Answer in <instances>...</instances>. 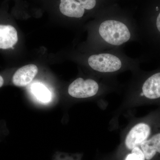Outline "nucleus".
Returning <instances> with one entry per match:
<instances>
[{
    "mask_svg": "<svg viewBox=\"0 0 160 160\" xmlns=\"http://www.w3.org/2000/svg\"><path fill=\"white\" fill-rule=\"evenodd\" d=\"M140 146L146 160H151L157 155L160 154V129L144 141Z\"/></svg>",
    "mask_w": 160,
    "mask_h": 160,
    "instance_id": "obj_7",
    "label": "nucleus"
},
{
    "mask_svg": "<svg viewBox=\"0 0 160 160\" xmlns=\"http://www.w3.org/2000/svg\"><path fill=\"white\" fill-rule=\"evenodd\" d=\"M38 72L37 66L29 64L23 66L16 71L12 78V82L18 87H24L29 85Z\"/></svg>",
    "mask_w": 160,
    "mask_h": 160,
    "instance_id": "obj_5",
    "label": "nucleus"
},
{
    "mask_svg": "<svg viewBox=\"0 0 160 160\" xmlns=\"http://www.w3.org/2000/svg\"><path fill=\"white\" fill-rule=\"evenodd\" d=\"M140 96L149 101H160V71L154 72L141 81Z\"/></svg>",
    "mask_w": 160,
    "mask_h": 160,
    "instance_id": "obj_4",
    "label": "nucleus"
},
{
    "mask_svg": "<svg viewBox=\"0 0 160 160\" xmlns=\"http://www.w3.org/2000/svg\"><path fill=\"white\" fill-rule=\"evenodd\" d=\"M125 160H146L142 149L136 147L132 150L131 153L126 157Z\"/></svg>",
    "mask_w": 160,
    "mask_h": 160,
    "instance_id": "obj_10",
    "label": "nucleus"
},
{
    "mask_svg": "<svg viewBox=\"0 0 160 160\" xmlns=\"http://www.w3.org/2000/svg\"><path fill=\"white\" fill-rule=\"evenodd\" d=\"M86 10L94 9L97 6V0H76Z\"/></svg>",
    "mask_w": 160,
    "mask_h": 160,
    "instance_id": "obj_11",
    "label": "nucleus"
},
{
    "mask_svg": "<svg viewBox=\"0 0 160 160\" xmlns=\"http://www.w3.org/2000/svg\"><path fill=\"white\" fill-rule=\"evenodd\" d=\"M18 40L17 31L13 26L0 25V49L13 48Z\"/></svg>",
    "mask_w": 160,
    "mask_h": 160,
    "instance_id": "obj_6",
    "label": "nucleus"
},
{
    "mask_svg": "<svg viewBox=\"0 0 160 160\" xmlns=\"http://www.w3.org/2000/svg\"><path fill=\"white\" fill-rule=\"evenodd\" d=\"M153 27L156 29V32L160 34V12L158 15L155 21V24L153 25Z\"/></svg>",
    "mask_w": 160,
    "mask_h": 160,
    "instance_id": "obj_12",
    "label": "nucleus"
},
{
    "mask_svg": "<svg viewBox=\"0 0 160 160\" xmlns=\"http://www.w3.org/2000/svg\"><path fill=\"white\" fill-rule=\"evenodd\" d=\"M102 85L92 78L84 79L79 78L75 80L68 87V93L72 97L86 98L92 97L101 91Z\"/></svg>",
    "mask_w": 160,
    "mask_h": 160,
    "instance_id": "obj_3",
    "label": "nucleus"
},
{
    "mask_svg": "<svg viewBox=\"0 0 160 160\" xmlns=\"http://www.w3.org/2000/svg\"><path fill=\"white\" fill-rule=\"evenodd\" d=\"M60 10L67 17L78 19L83 18L86 11L76 0H61Z\"/></svg>",
    "mask_w": 160,
    "mask_h": 160,
    "instance_id": "obj_8",
    "label": "nucleus"
},
{
    "mask_svg": "<svg viewBox=\"0 0 160 160\" xmlns=\"http://www.w3.org/2000/svg\"><path fill=\"white\" fill-rule=\"evenodd\" d=\"M4 79L2 75H0V88L4 85Z\"/></svg>",
    "mask_w": 160,
    "mask_h": 160,
    "instance_id": "obj_13",
    "label": "nucleus"
},
{
    "mask_svg": "<svg viewBox=\"0 0 160 160\" xmlns=\"http://www.w3.org/2000/svg\"><path fill=\"white\" fill-rule=\"evenodd\" d=\"M32 90L37 97L43 102H49L50 99V92L45 86L36 84L32 87Z\"/></svg>",
    "mask_w": 160,
    "mask_h": 160,
    "instance_id": "obj_9",
    "label": "nucleus"
},
{
    "mask_svg": "<svg viewBox=\"0 0 160 160\" xmlns=\"http://www.w3.org/2000/svg\"><path fill=\"white\" fill-rule=\"evenodd\" d=\"M138 41L136 21L126 15H99L90 26L89 49L98 52Z\"/></svg>",
    "mask_w": 160,
    "mask_h": 160,
    "instance_id": "obj_1",
    "label": "nucleus"
},
{
    "mask_svg": "<svg viewBox=\"0 0 160 160\" xmlns=\"http://www.w3.org/2000/svg\"><path fill=\"white\" fill-rule=\"evenodd\" d=\"M159 125H160L159 115L152 116L149 122H142L135 125L126 137L125 145L127 149L132 150L140 146L144 141L155 133L153 132L158 131L156 128H160L157 127Z\"/></svg>",
    "mask_w": 160,
    "mask_h": 160,
    "instance_id": "obj_2",
    "label": "nucleus"
}]
</instances>
